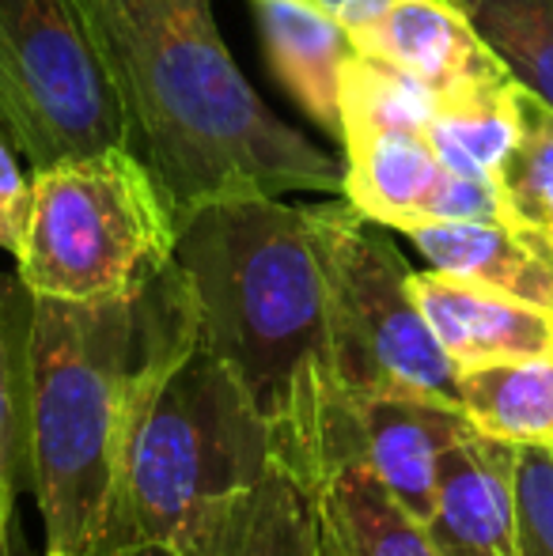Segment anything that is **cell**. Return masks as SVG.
Instances as JSON below:
<instances>
[{
	"instance_id": "obj_1",
	"label": "cell",
	"mask_w": 553,
	"mask_h": 556,
	"mask_svg": "<svg viewBox=\"0 0 553 556\" xmlns=\"http://www.w3.org/2000/svg\"><path fill=\"white\" fill-rule=\"evenodd\" d=\"M175 224L239 193H341L345 167L269 111L231 61L213 0H68Z\"/></svg>"
},
{
	"instance_id": "obj_8",
	"label": "cell",
	"mask_w": 553,
	"mask_h": 556,
	"mask_svg": "<svg viewBox=\"0 0 553 556\" xmlns=\"http://www.w3.org/2000/svg\"><path fill=\"white\" fill-rule=\"evenodd\" d=\"M516 443L481 435L455 440L440 458L436 504L425 534L440 556H519Z\"/></svg>"
},
{
	"instance_id": "obj_18",
	"label": "cell",
	"mask_w": 553,
	"mask_h": 556,
	"mask_svg": "<svg viewBox=\"0 0 553 556\" xmlns=\"http://www.w3.org/2000/svg\"><path fill=\"white\" fill-rule=\"evenodd\" d=\"M458 405L481 435L553 446V356L458 371Z\"/></svg>"
},
{
	"instance_id": "obj_29",
	"label": "cell",
	"mask_w": 553,
	"mask_h": 556,
	"mask_svg": "<svg viewBox=\"0 0 553 556\" xmlns=\"http://www.w3.org/2000/svg\"><path fill=\"white\" fill-rule=\"evenodd\" d=\"M451 4H458V0H451Z\"/></svg>"
},
{
	"instance_id": "obj_15",
	"label": "cell",
	"mask_w": 553,
	"mask_h": 556,
	"mask_svg": "<svg viewBox=\"0 0 553 556\" xmlns=\"http://www.w3.org/2000/svg\"><path fill=\"white\" fill-rule=\"evenodd\" d=\"M318 556H440L425 527L364 462L341 466L315 492Z\"/></svg>"
},
{
	"instance_id": "obj_6",
	"label": "cell",
	"mask_w": 553,
	"mask_h": 556,
	"mask_svg": "<svg viewBox=\"0 0 553 556\" xmlns=\"http://www.w3.org/2000/svg\"><path fill=\"white\" fill-rule=\"evenodd\" d=\"M326 285V341L349 405L376 394H425L458 405V367L414 295V269L384 227L345 198L311 205Z\"/></svg>"
},
{
	"instance_id": "obj_16",
	"label": "cell",
	"mask_w": 553,
	"mask_h": 556,
	"mask_svg": "<svg viewBox=\"0 0 553 556\" xmlns=\"http://www.w3.org/2000/svg\"><path fill=\"white\" fill-rule=\"evenodd\" d=\"M198 556H318L315 489L274 466L224 507Z\"/></svg>"
},
{
	"instance_id": "obj_26",
	"label": "cell",
	"mask_w": 553,
	"mask_h": 556,
	"mask_svg": "<svg viewBox=\"0 0 553 556\" xmlns=\"http://www.w3.org/2000/svg\"><path fill=\"white\" fill-rule=\"evenodd\" d=\"M300 4H307V8H315V12L330 15V20L341 23L349 35H356V30L368 27L376 15H384L387 8L394 4V0H300Z\"/></svg>"
},
{
	"instance_id": "obj_14",
	"label": "cell",
	"mask_w": 553,
	"mask_h": 556,
	"mask_svg": "<svg viewBox=\"0 0 553 556\" xmlns=\"http://www.w3.org/2000/svg\"><path fill=\"white\" fill-rule=\"evenodd\" d=\"M345 148V186L341 198L364 220L410 231L425 220L428 198L443 175L425 132H361L341 140Z\"/></svg>"
},
{
	"instance_id": "obj_13",
	"label": "cell",
	"mask_w": 553,
	"mask_h": 556,
	"mask_svg": "<svg viewBox=\"0 0 553 556\" xmlns=\"http://www.w3.org/2000/svg\"><path fill=\"white\" fill-rule=\"evenodd\" d=\"M254 15L277 80L341 144V76L356 53L353 35L300 0H254Z\"/></svg>"
},
{
	"instance_id": "obj_20",
	"label": "cell",
	"mask_w": 553,
	"mask_h": 556,
	"mask_svg": "<svg viewBox=\"0 0 553 556\" xmlns=\"http://www.w3.org/2000/svg\"><path fill=\"white\" fill-rule=\"evenodd\" d=\"M508 76L553 111V0H458Z\"/></svg>"
},
{
	"instance_id": "obj_17",
	"label": "cell",
	"mask_w": 553,
	"mask_h": 556,
	"mask_svg": "<svg viewBox=\"0 0 553 556\" xmlns=\"http://www.w3.org/2000/svg\"><path fill=\"white\" fill-rule=\"evenodd\" d=\"M524 132V88L512 76L436 99L425 137L448 170L497 178Z\"/></svg>"
},
{
	"instance_id": "obj_11",
	"label": "cell",
	"mask_w": 553,
	"mask_h": 556,
	"mask_svg": "<svg viewBox=\"0 0 553 556\" xmlns=\"http://www.w3.org/2000/svg\"><path fill=\"white\" fill-rule=\"evenodd\" d=\"M353 46L414 76L436 99L508 76L504 61L451 0H394L384 15L356 30Z\"/></svg>"
},
{
	"instance_id": "obj_21",
	"label": "cell",
	"mask_w": 553,
	"mask_h": 556,
	"mask_svg": "<svg viewBox=\"0 0 553 556\" xmlns=\"http://www.w3.org/2000/svg\"><path fill=\"white\" fill-rule=\"evenodd\" d=\"M436 96L414 76L356 50L341 76V140L361 132H425Z\"/></svg>"
},
{
	"instance_id": "obj_10",
	"label": "cell",
	"mask_w": 553,
	"mask_h": 556,
	"mask_svg": "<svg viewBox=\"0 0 553 556\" xmlns=\"http://www.w3.org/2000/svg\"><path fill=\"white\" fill-rule=\"evenodd\" d=\"M414 295L458 371L553 356V311L546 307L436 269L414 273Z\"/></svg>"
},
{
	"instance_id": "obj_5",
	"label": "cell",
	"mask_w": 553,
	"mask_h": 556,
	"mask_svg": "<svg viewBox=\"0 0 553 556\" xmlns=\"http://www.w3.org/2000/svg\"><path fill=\"white\" fill-rule=\"evenodd\" d=\"M175 262V216L126 148L30 170L15 273L46 300H122Z\"/></svg>"
},
{
	"instance_id": "obj_24",
	"label": "cell",
	"mask_w": 553,
	"mask_h": 556,
	"mask_svg": "<svg viewBox=\"0 0 553 556\" xmlns=\"http://www.w3.org/2000/svg\"><path fill=\"white\" fill-rule=\"evenodd\" d=\"M466 220H508L504 216L501 182L486 175H463V170L443 167L420 224H466Z\"/></svg>"
},
{
	"instance_id": "obj_23",
	"label": "cell",
	"mask_w": 553,
	"mask_h": 556,
	"mask_svg": "<svg viewBox=\"0 0 553 556\" xmlns=\"http://www.w3.org/2000/svg\"><path fill=\"white\" fill-rule=\"evenodd\" d=\"M519 556H553V446L516 451Z\"/></svg>"
},
{
	"instance_id": "obj_9",
	"label": "cell",
	"mask_w": 553,
	"mask_h": 556,
	"mask_svg": "<svg viewBox=\"0 0 553 556\" xmlns=\"http://www.w3.org/2000/svg\"><path fill=\"white\" fill-rule=\"evenodd\" d=\"M353 420L356 462H364L425 527L436 504L443 451L474 428L463 405L425 394H376L353 405Z\"/></svg>"
},
{
	"instance_id": "obj_2",
	"label": "cell",
	"mask_w": 553,
	"mask_h": 556,
	"mask_svg": "<svg viewBox=\"0 0 553 556\" xmlns=\"http://www.w3.org/2000/svg\"><path fill=\"white\" fill-rule=\"evenodd\" d=\"M175 265L190 280L198 341L247 387L280 466L318 492L356 462V420L330 364L311 205L205 201L175 224Z\"/></svg>"
},
{
	"instance_id": "obj_3",
	"label": "cell",
	"mask_w": 553,
	"mask_h": 556,
	"mask_svg": "<svg viewBox=\"0 0 553 556\" xmlns=\"http://www.w3.org/2000/svg\"><path fill=\"white\" fill-rule=\"evenodd\" d=\"M193 344L198 307L175 262L122 300L35 295L30 492L46 556H99L140 417Z\"/></svg>"
},
{
	"instance_id": "obj_27",
	"label": "cell",
	"mask_w": 553,
	"mask_h": 556,
	"mask_svg": "<svg viewBox=\"0 0 553 556\" xmlns=\"http://www.w3.org/2000/svg\"><path fill=\"white\" fill-rule=\"evenodd\" d=\"M111 556H183L167 545H134V549H122V553H111Z\"/></svg>"
},
{
	"instance_id": "obj_28",
	"label": "cell",
	"mask_w": 553,
	"mask_h": 556,
	"mask_svg": "<svg viewBox=\"0 0 553 556\" xmlns=\"http://www.w3.org/2000/svg\"><path fill=\"white\" fill-rule=\"evenodd\" d=\"M8 527H12V515L0 511V556H12V534H8Z\"/></svg>"
},
{
	"instance_id": "obj_12",
	"label": "cell",
	"mask_w": 553,
	"mask_h": 556,
	"mask_svg": "<svg viewBox=\"0 0 553 556\" xmlns=\"http://www.w3.org/2000/svg\"><path fill=\"white\" fill-rule=\"evenodd\" d=\"M436 273L553 311V247L512 220L420 224L402 231Z\"/></svg>"
},
{
	"instance_id": "obj_25",
	"label": "cell",
	"mask_w": 553,
	"mask_h": 556,
	"mask_svg": "<svg viewBox=\"0 0 553 556\" xmlns=\"http://www.w3.org/2000/svg\"><path fill=\"white\" fill-rule=\"evenodd\" d=\"M30 208V170H23V152L12 132L0 125V250L20 254L23 227Z\"/></svg>"
},
{
	"instance_id": "obj_4",
	"label": "cell",
	"mask_w": 553,
	"mask_h": 556,
	"mask_svg": "<svg viewBox=\"0 0 553 556\" xmlns=\"http://www.w3.org/2000/svg\"><path fill=\"white\" fill-rule=\"evenodd\" d=\"M274 466V428L236 371L198 341L140 417L99 556L134 545L198 556L224 507Z\"/></svg>"
},
{
	"instance_id": "obj_19",
	"label": "cell",
	"mask_w": 553,
	"mask_h": 556,
	"mask_svg": "<svg viewBox=\"0 0 553 556\" xmlns=\"http://www.w3.org/2000/svg\"><path fill=\"white\" fill-rule=\"evenodd\" d=\"M30 326L35 295L20 273H0V511L30 492Z\"/></svg>"
},
{
	"instance_id": "obj_22",
	"label": "cell",
	"mask_w": 553,
	"mask_h": 556,
	"mask_svg": "<svg viewBox=\"0 0 553 556\" xmlns=\"http://www.w3.org/2000/svg\"><path fill=\"white\" fill-rule=\"evenodd\" d=\"M504 216L553 247V111L524 91V132L497 175Z\"/></svg>"
},
{
	"instance_id": "obj_7",
	"label": "cell",
	"mask_w": 553,
	"mask_h": 556,
	"mask_svg": "<svg viewBox=\"0 0 553 556\" xmlns=\"http://www.w3.org/2000/svg\"><path fill=\"white\" fill-rule=\"evenodd\" d=\"M0 125L30 170L122 148V117L68 0H0Z\"/></svg>"
}]
</instances>
